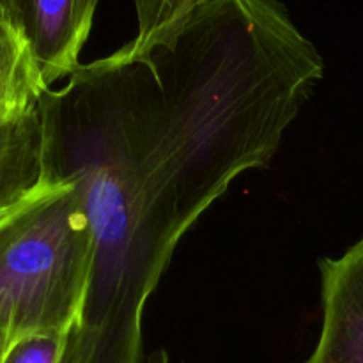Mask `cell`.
Returning a JSON list of instances; mask_svg holds the SVG:
<instances>
[{
  "instance_id": "1",
  "label": "cell",
  "mask_w": 363,
  "mask_h": 363,
  "mask_svg": "<svg viewBox=\"0 0 363 363\" xmlns=\"http://www.w3.org/2000/svg\"><path fill=\"white\" fill-rule=\"evenodd\" d=\"M39 101L43 167L77 184L94 233L91 286L59 363H142V315L209 208L151 57L130 45Z\"/></svg>"
},
{
  "instance_id": "2",
  "label": "cell",
  "mask_w": 363,
  "mask_h": 363,
  "mask_svg": "<svg viewBox=\"0 0 363 363\" xmlns=\"http://www.w3.org/2000/svg\"><path fill=\"white\" fill-rule=\"evenodd\" d=\"M94 257L80 190L48 177L0 222V333H69L87 298Z\"/></svg>"
},
{
  "instance_id": "3",
  "label": "cell",
  "mask_w": 363,
  "mask_h": 363,
  "mask_svg": "<svg viewBox=\"0 0 363 363\" xmlns=\"http://www.w3.org/2000/svg\"><path fill=\"white\" fill-rule=\"evenodd\" d=\"M23 32L48 89L78 69L98 0H2Z\"/></svg>"
},
{
  "instance_id": "4",
  "label": "cell",
  "mask_w": 363,
  "mask_h": 363,
  "mask_svg": "<svg viewBox=\"0 0 363 363\" xmlns=\"http://www.w3.org/2000/svg\"><path fill=\"white\" fill-rule=\"evenodd\" d=\"M323 328L305 363H363V238L321 261Z\"/></svg>"
},
{
  "instance_id": "5",
  "label": "cell",
  "mask_w": 363,
  "mask_h": 363,
  "mask_svg": "<svg viewBox=\"0 0 363 363\" xmlns=\"http://www.w3.org/2000/svg\"><path fill=\"white\" fill-rule=\"evenodd\" d=\"M45 181L38 106L0 119V191H32Z\"/></svg>"
},
{
  "instance_id": "6",
  "label": "cell",
  "mask_w": 363,
  "mask_h": 363,
  "mask_svg": "<svg viewBox=\"0 0 363 363\" xmlns=\"http://www.w3.org/2000/svg\"><path fill=\"white\" fill-rule=\"evenodd\" d=\"M46 91L23 32L0 0V105L25 112L35 108Z\"/></svg>"
},
{
  "instance_id": "7",
  "label": "cell",
  "mask_w": 363,
  "mask_h": 363,
  "mask_svg": "<svg viewBox=\"0 0 363 363\" xmlns=\"http://www.w3.org/2000/svg\"><path fill=\"white\" fill-rule=\"evenodd\" d=\"M138 32L128 45L135 52H145L176 30L194 11L209 0H133Z\"/></svg>"
},
{
  "instance_id": "8",
  "label": "cell",
  "mask_w": 363,
  "mask_h": 363,
  "mask_svg": "<svg viewBox=\"0 0 363 363\" xmlns=\"http://www.w3.org/2000/svg\"><path fill=\"white\" fill-rule=\"evenodd\" d=\"M67 333H45L14 339L2 363H59Z\"/></svg>"
},
{
  "instance_id": "9",
  "label": "cell",
  "mask_w": 363,
  "mask_h": 363,
  "mask_svg": "<svg viewBox=\"0 0 363 363\" xmlns=\"http://www.w3.org/2000/svg\"><path fill=\"white\" fill-rule=\"evenodd\" d=\"M46 181H48V177H46ZM46 181L41 186L35 188V190L32 191H0V222H2L4 218H7L11 213L16 211L20 206H23L28 199L34 197V195L45 186Z\"/></svg>"
},
{
  "instance_id": "10",
  "label": "cell",
  "mask_w": 363,
  "mask_h": 363,
  "mask_svg": "<svg viewBox=\"0 0 363 363\" xmlns=\"http://www.w3.org/2000/svg\"><path fill=\"white\" fill-rule=\"evenodd\" d=\"M13 337L6 335V333H0V363H2L4 357H6L7 350H9V346L13 344Z\"/></svg>"
},
{
  "instance_id": "11",
  "label": "cell",
  "mask_w": 363,
  "mask_h": 363,
  "mask_svg": "<svg viewBox=\"0 0 363 363\" xmlns=\"http://www.w3.org/2000/svg\"><path fill=\"white\" fill-rule=\"evenodd\" d=\"M32 110V108H30ZM27 112V110H25ZM14 113H21V112H13V110L6 108V106L0 105V119H4V117H9V116H14Z\"/></svg>"
}]
</instances>
